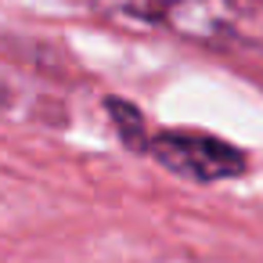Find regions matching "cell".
I'll list each match as a JSON object with an SVG mask.
<instances>
[{
	"instance_id": "obj_3",
	"label": "cell",
	"mask_w": 263,
	"mask_h": 263,
	"mask_svg": "<svg viewBox=\"0 0 263 263\" xmlns=\"http://www.w3.org/2000/svg\"><path fill=\"white\" fill-rule=\"evenodd\" d=\"M108 116L116 119V126H119V134H123V141H126L130 148H144L148 134L141 130L144 123H141V112H137L134 105H126V101H116V98H108Z\"/></svg>"
},
{
	"instance_id": "obj_2",
	"label": "cell",
	"mask_w": 263,
	"mask_h": 263,
	"mask_svg": "<svg viewBox=\"0 0 263 263\" xmlns=\"http://www.w3.org/2000/svg\"><path fill=\"white\" fill-rule=\"evenodd\" d=\"M144 152L166 166L170 173L184 177V180H198V184H213L223 177H238L245 170V155L216 137L205 134H155L144 141Z\"/></svg>"
},
{
	"instance_id": "obj_1",
	"label": "cell",
	"mask_w": 263,
	"mask_h": 263,
	"mask_svg": "<svg viewBox=\"0 0 263 263\" xmlns=\"http://www.w3.org/2000/svg\"><path fill=\"white\" fill-rule=\"evenodd\" d=\"M141 15L213 47H263V0H141Z\"/></svg>"
}]
</instances>
